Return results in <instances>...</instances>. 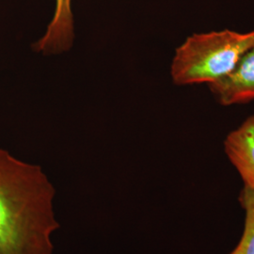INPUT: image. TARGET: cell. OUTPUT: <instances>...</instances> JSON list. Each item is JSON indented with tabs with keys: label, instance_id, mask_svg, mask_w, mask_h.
Masks as SVG:
<instances>
[{
	"label": "cell",
	"instance_id": "1",
	"mask_svg": "<svg viewBox=\"0 0 254 254\" xmlns=\"http://www.w3.org/2000/svg\"><path fill=\"white\" fill-rule=\"evenodd\" d=\"M55 196L41 166L0 148V254H53Z\"/></svg>",
	"mask_w": 254,
	"mask_h": 254
},
{
	"label": "cell",
	"instance_id": "2",
	"mask_svg": "<svg viewBox=\"0 0 254 254\" xmlns=\"http://www.w3.org/2000/svg\"><path fill=\"white\" fill-rule=\"evenodd\" d=\"M254 46V30L196 33L179 46L173 58L171 74L176 85L218 81L231 73L242 56Z\"/></svg>",
	"mask_w": 254,
	"mask_h": 254
},
{
	"label": "cell",
	"instance_id": "3",
	"mask_svg": "<svg viewBox=\"0 0 254 254\" xmlns=\"http://www.w3.org/2000/svg\"><path fill=\"white\" fill-rule=\"evenodd\" d=\"M210 90L224 106L254 100V46L248 50L235 69L219 80L209 84Z\"/></svg>",
	"mask_w": 254,
	"mask_h": 254
},
{
	"label": "cell",
	"instance_id": "4",
	"mask_svg": "<svg viewBox=\"0 0 254 254\" xmlns=\"http://www.w3.org/2000/svg\"><path fill=\"white\" fill-rule=\"evenodd\" d=\"M72 0H56L54 15L44 36L33 45V50L44 55L61 54L69 50L73 42Z\"/></svg>",
	"mask_w": 254,
	"mask_h": 254
},
{
	"label": "cell",
	"instance_id": "5",
	"mask_svg": "<svg viewBox=\"0 0 254 254\" xmlns=\"http://www.w3.org/2000/svg\"><path fill=\"white\" fill-rule=\"evenodd\" d=\"M224 150L245 186L254 189V115L228 135Z\"/></svg>",
	"mask_w": 254,
	"mask_h": 254
},
{
	"label": "cell",
	"instance_id": "6",
	"mask_svg": "<svg viewBox=\"0 0 254 254\" xmlns=\"http://www.w3.org/2000/svg\"><path fill=\"white\" fill-rule=\"evenodd\" d=\"M245 210V225L240 242L230 254H254V189L245 186L239 196Z\"/></svg>",
	"mask_w": 254,
	"mask_h": 254
}]
</instances>
